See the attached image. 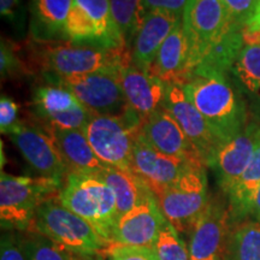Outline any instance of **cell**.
<instances>
[{
	"label": "cell",
	"instance_id": "d590c367",
	"mask_svg": "<svg viewBox=\"0 0 260 260\" xmlns=\"http://www.w3.org/2000/svg\"><path fill=\"white\" fill-rule=\"evenodd\" d=\"M0 14L19 34L24 30L25 16L21 0H0Z\"/></svg>",
	"mask_w": 260,
	"mask_h": 260
},
{
	"label": "cell",
	"instance_id": "4dcf8cb0",
	"mask_svg": "<svg viewBox=\"0 0 260 260\" xmlns=\"http://www.w3.org/2000/svg\"><path fill=\"white\" fill-rule=\"evenodd\" d=\"M0 71L3 80L30 74V70L19 54L18 45L5 38H2L0 46Z\"/></svg>",
	"mask_w": 260,
	"mask_h": 260
},
{
	"label": "cell",
	"instance_id": "d6a6232c",
	"mask_svg": "<svg viewBox=\"0 0 260 260\" xmlns=\"http://www.w3.org/2000/svg\"><path fill=\"white\" fill-rule=\"evenodd\" d=\"M234 23L246 27L254 16L260 0H220Z\"/></svg>",
	"mask_w": 260,
	"mask_h": 260
},
{
	"label": "cell",
	"instance_id": "7a4b0ae2",
	"mask_svg": "<svg viewBox=\"0 0 260 260\" xmlns=\"http://www.w3.org/2000/svg\"><path fill=\"white\" fill-rule=\"evenodd\" d=\"M37 44L39 46L35 57L44 75L59 79L100 70L121 69L123 65L132 63V51L126 47H107L73 41Z\"/></svg>",
	"mask_w": 260,
	"mask_h": 260
},
{
	"label": "cell",
	"instance_id": "8d00e7d4",
	"mask_svg": "<svg viewBox=\"0 0 260 260\" xmlns=\"http://www.w3.org/2000/svg\"><path fill=\"white\" fill-rule=\"evenodd\" d=\"M145 9L149 10H165V11L172 12V14L183 16L184 10L189 0H142Z\"/></svg>",
	"mask_w": 260,
	"mask_h": 260
},
{
	"label": "cell",
	"instance_id": "f1b7e54d",
	"mask_svg": "<svg viewBox=\"0 0 260 260\" xmlns=\"http://www.w3.org/2000/svg\"><path fill=\"white\" fill-rule=\"evenodd\" d=\"M112 21L125 45L132 51L133 42L147 10L142 0H110Z\"/></svg>",
	"mask_w": 260,
	"mask_h": 260
},
{
	"label": "cell",
	"instance_id": "5b68a950",
	"mask_svg": "<svg viewBox=\"0 0 260 260\" xmlns=\"http://www.w3.org/2000/svg\"><path fill=\"white\" fill-rule=\"evenodd\" d=\"M142 123L130 109L118 116L92 113L83 133L104 164L130 170L133 147Z\"/></svg>",
	"mask_w": 260,
	"mask_h": 260
},
{
	"label": "cell",
	"instance_id": "83f0119b",
	"mask_svg": "<svg viewBox=\"0 0 260 260\" xmlns=\"http://www.w3.org/2000/svg\"><path fill=\"white\" fill-rule=\"evenodd\" d=\"M223 260H260V223L245 220L228 236Z\"/></svg>",
	"mask_w": 260,
	"mask_h": 260
},
{
	"label": "cell",
	"instance_id": "3957f363",
	"mask_svg": "<svg viewBox=\"0 0 260 260\" xmlns=\"http://www.w3.org/2000/svg\"><path fill=\"white\" fill-rule=\"evenodd\" d=\"M29 230L76 254L103 255L112 245L87 220L67 209L58 197L46 200L39 207Z\"/></svg>",
	"mask_w": 260,
	"mask_h": 260
},
{
	"label": "cell",
	"instance_id": "30bf717a",
	"mask_svg": "<svg viewBox=\"0 0 260 260\" xmlns=\"http://www.w3.org/2000/svg\"><path fill=\"white\" fill-rule=\"evenodd\" d=\"M46 81L32 93V106L46 128L83 130L92 112L81 104L56 76L45 75Z\"/></svg>",
	"mask_w": 260,
	"mask_h": 260
},
{
	"label": "cell",
	"instance_id": "4fadbf2b",
	"mask_svg": "<svg viewBox=\"0 0 260 260\" xmlns=\"http://www.w3.org/2000/svg\"><path fill=\"white\" fill-rule=\"evenodd\" d=\"M9 136L24 160L38 172L39 176L64 184L68 170L47 129L21 123Z\"/></svg>",
	"mask_w": 260,
	"mask_h": 260
},
{
	"label": "cell",
	"instance_id": "9c48e42d",
	"mask_svg": "<svg viewBox=\"0 0 260 260\" xmlns=\"http://www.w3.org/2000/svg\"><path fill=\"white\" fill-rule=\"evenodd\" d=\"M65 38L73 42L129 48L113 23L110 0H74Z\"/></svg>",
	"mask_w": 260,
	"mask_h": 260
},
{
	"label": "cell",
	"instance_id": "e0dca14e",
	"mask_svg": "<svg viewBox=\"0 0 260 260\" xmlns=\"http://www.w3.org/2000/svg\"><path fill=\"white\" fill-rule=\"evenodd\" d=\"M229 209L217 201H210L189 235L190 260H217L222 258L229 236Z\"/></svg>",
	"mask_w": 260,
	"mask_h": 260
},
{
	"label": "cell",
	"instance_id": "52a82bcc",
	"mask_svg": "<svg viewBox=\"0 0 260 260\" xmlns=\"http://www.w3.org/2000/svg\"><path fill=\"white\" fill-rule=\"evenodd\" d=\"M159 209L177 233H190L210 204L206 167L193 164L174 184L155 195Z\"/></svg>",
	"mask_w": 260,
	"mask_h": 260
},
{
	"label": "cell",
	"instance_id": "603a6c76",
	"mask_svg": "<svg viewBox=\"0 0 260 260\" xmlns=\"http://www.w3.org/2000/svg\"><path fill=\"white\" fill-rule=\"evenodd\" d=\"M148 74L165 83L183 84L189 77V46L182 21L161 45Z\"/></svg>",
	"mask_w": 260,
	"mask_h": 260
},
{
	"label": "cell",
	"instance_id": "d4e9b609",
	"mask_svg": "<svg viewBox=\"0 0 260 260\" xmlns=\"http://www.w3.org/2000/svg\"><path fill=\"white\" fill-rule=\"evenodd\" d=\"M98 176L103 178L115 193L118 218L154 195L147 184L132 170L106 167Z\"/></svg>",
	"mask_w": 260,
	"mask_h": 260
},
{
	"label": "cell",
	"instance_id": "cb8c5ba5",
	"mask_svg": "<svg viewBox=\"0 0 260 260\" xmlns=\"http://www.w3.org/2000/svg\"><path fill=\"white\" fill-rule=\"evenodd\" d=\"M74 0H30V35L35 42L67 40L65 25Z\"/></svg>",
	"mask_w": 260,
	"mask_h": 260
},
{
	"label": "cell",
	"instance_id": "ab89813d",
	"mask_svg": "<svg viewBox=\"0 0 260 260\" xmlns=\"http://www.w3.org/2000/svg\"><path fill=\"white\" fill-rule=\"evenodd\" d=\"M71 260H104L102 254H76L71 252Z\"/></svg>",
	"mask_w": 260,
	"mask_h": 260
},
{
	"label": "cell",
	"instance_id": "1f68e13d",
	"mask_svg": "<svg viewBox=\"0 0 260 260\" xmlns=\"http://www.w3.org/2000/svg\"><path fill=\"white\" fill-rule=\"evenodd\" d=\"M29 253L30 260H71V252L39 234L31 239Z\"/></svg>",
	"mask_w": 260,
	"mask_h": 260
},
{
	"label": "cell",
	"instance_id": "ac0fdd59",
	"mask_svg": "<svg viewBox=\"0 0 260 260\" xmlns=\"http://www.w3.org/2000/svg\"><path fill=\"white\" fill-rule=\"evenodd\" d=\"M140 133L146 141L160 153L184 159L194 164L205 165L180 124L162 106L155 110L142 123Z\"/></svg>",
	"mask_w": 260,
	"mask_h": 260
},
{
	"label": "cell",
	"instance_id": "4316f807",
	"mask_svg": "<svg viewBox=\"0 0 260 260\" xmlns=\"http://www.w3.org/2000/svg\"><path fill=\"white\" fill-rule=\"evenodd\" d=\"M243 29L245 27L234 24L229 30L224 32L218 40L211 45L195 70L214 71L218 74L230 75V71L245 44Z\"/></svg>",
	"mask_w": 260,
	"mask_h": 260
},
{
	"label": "cell",
	"instance_id": "2e32d148",
	"mask_svg": "<svg viewBox=\"0 0 260 260\" xmlns=\"http://www.w3.org/2000/svg\"><path fill=\"white\" fill-rule=\"evenodd\" d=\"M167 223L153 195L119 217L113 230L112 243L152 248Z\"/></svg>",
	"mask_w": 260,
	"mask_h": 260
},
{
	"label": "cell",
	"instance_id": "ba28073f",
	"mask_svg": "<svg viewBox=\"0 0 260 260\" xmlns=\"http://www.w3.org/2000/svg\"><path fill=\"white\" fill-rule=\"evenodd\" d=\"M182 24L189 46L190 76L211 45L236 23L220 0H189L182 16Z\"/></svg>",
	"mask_w": 260,
	"mask_h": 260
},
{
	"label": "cell",
	"instance_id": "f35d334b",
	"mask_svg": "<svg viewBox=\"0 0 260 260\" xmlns=\"http://www.w3.org/2000/svg\"><path fill=\"white\" fill-rule=\"evenodd\" d=\"M245 28L248 29V30H260V3L254 16H253L252 19L248 22V24Z\"/></svg>",
	"mask_w": 260,
	"mask_h": 260
},
{
	"label": "cell",
	"instance_id": "5bb4252c",
	"mask_svg": "<svg viewBox=\"0 0 260 260\" xmlns=\"http://www.w3.org/2000/svg\"><path fill=\"white\" fill-rule=\"evenodd\" d=\"M193 164L184 159L160 153L140 133L133 147L130 170L147 184L155 197L162 189L174 184Z\"/></svg>",
	"mask_w": 260,
	"mask_h": 260
},
{
	"label": "cell",
	"instance_id": "60d3db41",
	"mask_svg": "<svg viewBox=\"0 0 260 260\" xmlns=\"http://www.w3.org/2000/svg\"><path fill=\"white\" fill-rule=\"evenodd\" d=\"M252 214L256 218V222L260 223V188H259V190L256 191L254 205H253V213Z\"/></svg>",
	"mask_w": 260,
	"mask_h": 260
},
{
	"label": "cell",
	"instance_id": "d6986e66",
	"mask_svg": "<svg viewBox=\"0 0 260 260\" xmlns=\"http://www.w3.org/2000/svg\"><path fill=\"white\" fill-rule=\"evenodd\" d=\"M181 21L180 16L165 10L147 11L133 42L132 63L149 73L161 45Z\"/></svg>",
	"mask_w": 260,
	"mask_h": 260
},
{
	"label": "cell",
	"instance_id": "6da1fadb",
	"mask_svg": "<svg viewBox=\"0 0 260 260\" xmlns=\"http://www.w3.org/2000/svg\"><path fill=\"white\" fill-rule=\"evenodd\" d=\"M182 86L220 144L248 123L247 103L230 75L195 70Z\"/></svg>",
	"mask_w": 260,
	"mask_h": 260
},
{
	"label": "cell",
	"instance_id": "7c38bea8",
	"mask_svg": "<svg viewBox=\"0 0 260 260\" xmlns=\"http://www.w3.org/2000/svg\"><path fill=\"white\" fill-rule=\"evenodd\" d=\"M164 107L174 117L184 134L189 139L206 167H211L214 155L220 145V141L210 125L205 121L203 115L184 92L183 86L178 83H168L165 90Z\"/></svg>",
	"mask_w": 260,
	"mask_h": 260
},
{
	"label": "cell",
	"instance_id": "277c9868",
	"mask_svg": "<svg viewBox=\"0 0 260 260\" xmlns=\"http://www.w3.org/2000/svg\"><path fill=\"white\" fill-rule=\"evenodd\" d=\"M58 199L112 243L113 230L118 220L116 197L103 178L98 175L69 174Z\"/></svg>",
	"mask_w": 260,
	"mask_h": 260
},
{
	"label": "cell",
	"instance_id": "8992f818",
	"mask_svg": "<svg viewBox=\"0 0 260 260\" xmlns=\"http://www.w3.org/2000/svg\"><path fill=\"white\" fill-rule=\"evenodd\" d=\"M63 183L46 177L0 175V218L3 226L29 229L39 207L59 195Z\"/></svg>",
	"mask_w": 260,
	"mask_h": 260
},
{
	"label": "cell",
	"instance_id": "9a60e30c",
	"mask_svg": "<svg viewBox=\"0 0 260 260\" xmlns=\"http://www.w3.org/2000/svg\"><path fill=\"white\" fill-rule=\"evenodd\" d=\"M260 142V122H248L241 132L217 149L211 168L216 170L219 187L228 194L251 162Z\"/></svg>",
	"mask_w": 260,
	"mask_h": 260
},
{
	"label": "cell",
	"instance_id": "484cf974",
	"mask_svg": "<svg viewBox=\"0 0 260 260\" xmlns=\"http://www.w3.org/2000/svg\"><path fill=\"white\" fill-rule=\"evenodd\" d=\"M260 188V142L256 147L251 162L239 180L228 193L229 197L230 220L236 223L245 222L247 217L253 213V205L256 191Z\"/></svg>",
	"mask_w": 260,
	"mask_h": 260
},
{
	"label": "cell",
	"instance_id": "ffe728a7",
	"mask_svg": "<svg viewBox=\"0 0 260 260\" xmlns=\"http://www.w3.org/2000/svg\"><path fill=\"white\" fill-rule=\"evenodd\" d=\"M119 74L126 105L145 122L162 105L167 83L154 75L140 70L133 63L123 65Z\"/></svg>",
	"mask_w": 260,
	"mask_h": 260
},
{
	"label": "cell",
	"instance_id": "44dd1931",
	"mask_svg": "<svg viewBox=\"0 0 260 260\" xmlns=\"http://www.w3.org/2000/svg\"><path fill=\"white\" fill-rule=\"evenodd\" d=\"M243 47L230 77L248 103L254 119L260 122V30L243 29Z\"/></svg>",
	"mask_w": 260,
	"mask_h": 260
},
{
	"label": "cell",
	"instance_id": "7402d4cb",
	"mask_svg": "<svg viewBox=\"0 0 260 260\" xmlns=\"http://www.w3.org/2000/svg\"><path fill=\"white\" fill-rule=\"evenodd\" d=\"M53 138L61 160L69 174L99 175L107 165L100 160L90 147L83 130L46 128Z\"/></svg>",
	"mask_w": 260,
	"mask_h": 260
},
{
	"label": "cell",
	"instance_id": "8fae6325",
	"mask_svg": "<svg viewBox=\"0 0 260 260\" xmlns=\"http://www.w3.org/2000/svg\"><path fill=\"white\" fill-rule=\"evenodd\" d=\"M121 69L59 79L82 105L98 115H123L128 111L121 82Z\"/></svg>",
	"mask_w": 260,
	"mask_h": 260
},
{
	"label": "cell",
	"instance_id": "b9f144b4",
	"mask_svg": "<svg viewBox=\"0 0 260 260\" xmlns=\"http://www.w3.org/2000/svg\"><path fill=\"white\" fill-rule=\"evenodd\" d=\"M217 260H223V259H222V258H219V259H217Z\"/></svg>",
	"mask_w": 260,
	"mask_h": 260
},
{
	"label": "cell",
	"instance_id": "e575fe53",
	"mask_svg": "<svg viewBox=\"0 0 260 260\" xmlns=\"http://www.w3.org/2000/svg\"><path fill=\"white\" fill-rule=\"evenodd\" d=\"M19 107L14 99L3 94L0 99V130L3 134L10 135L21 124L18 119Z\"/></svg>",
	"mask_w": 260,
	"mask_h": 260
},
{
	"label": "cell",
	"instance_id": "f546056e",
	"mask_svg": "<svg viewBox=\"0 0 260 260\" xmlns=\"http://www.w3.org/2000/svg\"><path fill=\"white\" fill-rule=\"evenodd\" d=\"M152 251L157 260H190L189 248L169 222L158 235Z\"/></svg>",
	"mask_w": 260,
	"mask_h": 260
},
{
	"label": "cell",
	"instance_id": "74e56055",
	"mask_svg": "<svg viewBox=\"0 0 260 260\" xmlns=\"http://www.w3.org/2000/svg\"><path fill=\"white\" fill-rule=\"evenodd\" d=\"M0 260H25L23 253L11 235L3 236L0 247Z\"/></svg>",
	"mask_w": 260,
	"mask_h": 260
},
{
	"label": "cell",
	"instance_id": "836d02e7",
	"mask_svg": "<svg viewBox=\"0 0 260 260\" xmlns=\"http://www.w3.org/2000/svg\"><path fill=\"white\" fill-rule=\"evenodd\" d=\"M109 260H157L154 252L148 247H136L112 243L104 253Z\"/></svg>",
	"mask_w": 260,
	"mask_h": 260
}]
</instances>
